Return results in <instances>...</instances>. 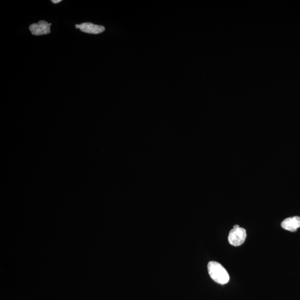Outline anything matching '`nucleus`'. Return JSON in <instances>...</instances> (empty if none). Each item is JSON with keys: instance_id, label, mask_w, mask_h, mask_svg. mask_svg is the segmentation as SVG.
<instances>
[{"instance_id": "20e7f679", "label": "nucleus", "mask_w": 300, "mask_h": 300, "mask_svg": "<svg viewBox=\"0 0 300 300\" xmlns=\"http://www.w3.org/2000/svg\"><path fill=\"white\" fill-rule=\"evenodd\" d=\"M82 32L90 34H99L105 30V27L101 25H94L90 22L82 23L79 27Z\"/></svg>"}, {"instance_id": "f03ea898", "label": "nucleus", "mask_w": 300, "mask_h": 300, "mask_svg": "<svg viewBox=\"0 0 300 300\" xmlns=\"http://www.w3.org/2000/svg\"><path fill=\"white\" fill-rule=\"evenodd\" d=\"M246 238V232L245 229L239 227L233 228L229 233L228 242L231 245L239 246L244 242Z\"/></svg>"}, {"instance_id": "f257e3e1", "label": "nucleus", "mask_w": 300, "mask_h": 300, "mask_svg": "<svg viewBox=\"0 0 300 300\" xmlns=\"http://www.w3.org/2000/svg\"><path fill=\"white\" fill-rule=\"evenodd\" d=\"M207 268L209 275L216 282L224 285L230 280L227 271L220 263L210 262L208 264Z\"/></svg>"}, {"instance_id": "6e6552de", "label": "nucleus", "mask_w": 300, "mask_h": 300, "mask_svg": "<svg viewBox=\"0 0 300 300\" xmlns=\"http://www.w3.org/2000/svg\"><path fill=\"white\" fill-rule=\"evenodd\" d=\"M75 27H76V29H79V27H80V25H75Z\"/></svg>"}, {"instance_id": "7ed1b4c3", "label": "nucleus", "mask_w": 300, "mask_h": 300, "mask_svg": "<svg viewBox=\"0 0 300 300\" xmlns=\"http://www.w3.org/2000/svg\"><path fill=\"white\" fill-rule=\"evenodd\" d=\"M51 23L41 20L37 23H33L29 27V29L34 35L36 36H41L50 33V26Z\"/></svg>"}, {"instance_id": "39448f33", "label": "nucleus", "mask_w": 300, "mask_h": 300, "mask_svg": "<svg viewBox=\"0 0 300 300\" xmlns=\"http://www.w3.org/2000/svg\"><path fill=\"white\" fill-rule=\"evenodd\" d=\"M281 227L291 232L297 231L300 227V218L299 216L291 217L284 220L281 223Z\"/></svg>"}, {"instance_id": "423d86ee", "label": "nucleus", "mask_w": 300, "mask_h": 300, "mask_svg": "<svg viewBox=\"0 0 300 300\" xmlns=\"http://www.w3.org/2000/svg\"><path fill=\"white\" fill-rule=\"evenodd\" d=\"M52 2H53L54 3H58L59 2H61V0H52Z\"/></svg>"}, {"instance_id": "0eeeda50", "label": "nucleus", "mask_w": 300, "mask_h": 300, "mask_svg": "<svg viewBox=\"0 0 300 300\" xmlns=\"http://www.w3.org/2000/svg\"><path fill=\"white\" fill-rule=\"evenodd\" d=\"M239 227H240V226L238 225H235V226H234V228H235V229L239 228Z\"/></svg>"}]
</instances>
